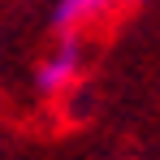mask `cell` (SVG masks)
Listing matches in <instances>:
<instances>
[{"mask_svg": "<svg viewBox=\"0 0 160 160\" xmlns=\"http://www.w3.org/2000/svg\"><path fill=\"white\" fill-rule=\"evenodd\" d=\"M117 0H56V26L61 30H74V26H87L95 18H104Z\"/></svg>", "mask_w": 160, "mask_h": 160, "instance_id": "7a4b0ae2", "label": "cell"}, {"mask_svg": "<svg viewBox=\"0 0 160 160\" xmlns=\"http://www.w3.org/2000/svg\"><path fill=\"white\" fill-rule=\"evenodd\" d=\"M82 74V56L74 43H61L52 56H43L39 61V69H35V87H39V95H61V91H69Z\"/></svg>", "mask_w": 160, "mask_h": 160, "instance_id": "6da1fadb", "label": "cell"}]
</instances>
